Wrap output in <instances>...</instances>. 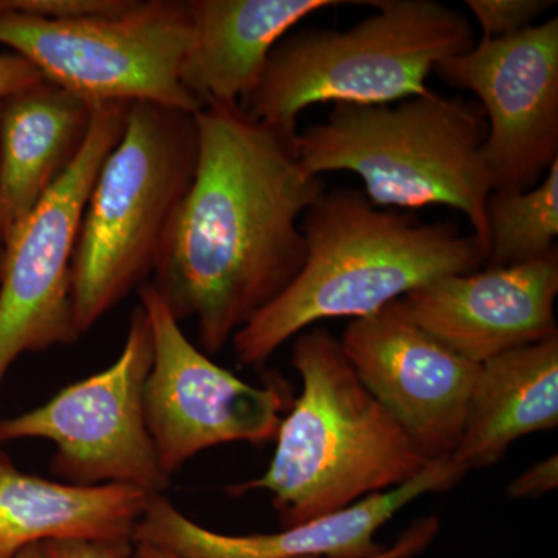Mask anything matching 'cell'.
<instances>
[{"label": "cell", "mask_w": 558, "mask_h": 558, "mask_svg": "<svg viewBox=\"0 0 558 558\" xmlns=\"http://www.w3.org/2000/svg\"><path fill=\"white\" fill-rule=\"evenodd\" d=\"M478 97L492 191L537 185L558 160V20L473 44L433 70Z\"/></svg>", "instance_id": "cell-11"}, {"label": "cell", "mask_w": 558, "mask_h": 558, "mask_svg": "<svg viewBox=\"0 0 558 558\" xmlns=\"http://www.w3.org/2000/svg\"><path fill=\"white\" fill-rule=\"evenodd\" d=\"M43 80L38 70L20 54H0V101Z\"/></svg>", "instance_id": "cell-24"}, {"label": "cell", "mask_w": 558, "mask_h": 558, "mask_svg": "<svg viewBox=\"0 0 558 558\" xmlns=\"http://www.w3.org/2000/svg\"><path fill=\"white\" fill-rule=\"evenodd\" d=\"M150 365L153 333L148 315L137 306L116 362L36 409L0 418V446L21 439L50 440L57 447L51 473L62 483L121 484L163 495L171 478L160 468L146 422Z\"/></svg>", "instance_id": "cell-8"}, {"label": "cell", "mask_w": 558, "mask_h": 558, "mask_svg": "<svg viewBox=\"0 0 558 558\" xmlns=\"http://www.w3.org/2000/svg\"><path fill=\"white\" fill-rule=\"evenodd\" d=\"M95 109L46 80L0 101L2 242L76 159Z\"/></svg>", "instance_id": "cell-16"}, {"label": "cell", "mask_w": 558, "mask_h": 558, "mask_svg": "<svg viewBox=\"0 0 558 558\" xmlns=\"http://www.w3.org/2000/svg\"><path fill=\"white\" fill-rule=\"evenodd\" d=\"M558 427V336L481 363L451 459L487 469L515 440Z\"/></svg>", "instance_id": "cell-18"}, {"label": "cell", "mask_w": 558, "mask_h": 558, "mask_svg": "<svg viewBox=\"0 0 558 558\" xmlns=\"http://www.w3.org/2000/svg\"><path fill=\"white\" fill-rule=\"evenodd\" d=\"M130 105L100 102L64 174L3 240L0 387L14 362L81 339L73 318L72 263L87 197L123 135Z\"/></svg>", "instance_id": "cell-9"}, {"label": "cell", "mask_w": 558, "mask_h": 558, "mask_svg": "<svg viewBox=\"0 0 558 558\" xmlns=\"http://www.w3.org/2000/svg\"><path fill=\"white\" fill-rule=\"evenodd\" d=\"M558 486L557 454L543 459L512 481L508 495L512 498H537L556 490Z\"/></svg>", "instance_id": "cell-23"}, {"label": "cell", "mask_w": 558, "mask_h": 558, "mask_svg": "<svg viewBox=\"0 0 558 558\" xmlns=\"http://www.w3.org/2000/svg\"><path fill=\"white\" fill-rule=\"evenodd\" d=\"M193 25L189 2L140 0L108 20L50 22L0 10V44L43 78L92 102H150L197 113L180 68Z\"/></svg>", "instance_id": "cell-7"}, {"label": "cell", "mask_w": 558, "mask_h": 558, "mask_svg": "<svg viewBox=\"0 0 558 558\" xmlns=\"http://www.w3.org/2000/svg\"><path fill=\"white\" fill-rule=\"evenodd\" d=\"M558 252L531 263L449 275L399 300L439 343L481 365L558 336Z\"/></svg>", "instance_id": "cell-14"}, {"label": "cell", "mask_w": 558, "mask_h": 558, "mask_svg": "<svg viewBox=\"0 0 558 558\" xmlns=\"http://www.w3.org/2000/svg\"><path fill=\"white\" fill-rule=\"evenodd\" d=\"M153 495L75 486L21 472L0 446V558L58 539H132Z\"/></svg>", "instance_id": "cell-17"}, {"label": "cell", "mask_w": 558, "mask_h": 558, "mask_svg": "<svg viewBox=\"0 0 558 558\" xmlns=\"http://www.w3.org/2000/svg\"><path fill=\"white\" fill-rule=\"evenodd\" d=\"M292 365L303 388L279 424L269 468L231 495L267 492L282 526H295L402 486L433 461L362 384L329 330L296 336Z\"/></svg>", "instance_id": "cell-3"}, {"label": "cell", "mask_w": 558, "mask_h": 558, "mask_svg": "<svg viewBox=\"0 0 558 558\" xmlns=\"http://www.w3.org/2000/svg\"><path fill=\"white\" fill-rule=\"evenodd\" d=\"M486 223L484 266H517L556 252L558 160L532 189L492 191L486 204Z\"/></svg>", "instance_id": "cell-19"}, {"label": "cell", "mask_w": 558, "mask_h": 558, "mask_svg": "<svg viewBox=\"0 0 558 558\" xmlns=\"http://www.w3.org/2000/svg\"><path fill=\"white\" fill-rule=\"evenodd\" d=\"M0 242H2V208H0Z\"/></svg>", "instance_id": "cell-29"}, {"label": "cell", "mask_w": 558, "mask_h": 558, "mask_svg": "<svg viewBox=\"0 0 558 558\" xmlns=\"http://www.w3.org/2000/svg\"><path fill=\"white\" fill-rule=\"evenodd\" d=\"M439 531V521L435 517H428L417 521L405 534L398 539L392 548H385L377 556L371 558H411L422 553Z\"/></svg>", "instance_id": "cell-25"}, {"label": "cell", "mask_w": 558, "mask_h": 558, "mask_svg": "<svg viewBox=\"0 0 558 558\" xmlns=\"http://www.w3.org/2000/svg\"><path fill=\"white\" fill-rule=\"evenodd\" d=\"M556 2L550 0H468L472 16L478 22L484 40L510 38L534 27L535 21L548 13Z\"/></svg>", "instance_id": "cell-20"}, {"label": "cell", "mask_w": 558, "mask_h": 558, "mask_svg": "<svg viewBox=\"0 0 558 558\" xmlns=\"http://www.w3.org/2000/svg\"><path fill=\"white\" fill-rule=\"evenodd\" d=\"M137 3L138 0H0V10L33 20L70 22L123 16Z\"/></svg>", "instance_id": "cell-21"}, {"label": "cell", "mask_w": 558, "mask_h": 558, "mask_svg": "<svg viewBox=\"0 0 558 558\" xmlns=\"http://www.w3.org/2000/svg\"><path fill=\"white\" fill-rule=\"evenodd\" d=\"M13 558H50L49 546L47 543H38V545L28 546Z\"/></svg>", "instance_id": "cell-27"}, {"label": "cell", "mask_w": 558, "mask_h": 558, "mask_svg": "<svg viewBox=\"0 0 558 558\" xmlns=\"http://www.w3.org/2000/svg\"><path fill=\"white\" fill-rule=\"evenodd\" d=\"M134 558H179L174 554L168 553V550L156 548V546L149 545H135Z\"/></svg>", "instance_id": "cell-26"}, {"label": "cell", "mask_w": 558, "mask_h": 558, "mask_svg": "<svg viewBox=\"0 0 558 558\" xmlns=\"http://www.w3.org/2000/svg\"><path fill=\"white\" fill-rule=\"evenodd\" d=\"M340 343L359 379L417 449L428 459L450 457L480 365L425 332L399 301L352 319Z\"/></svg>", "instance_id": "cell-12"}, {"label": "cell", "mask_w": 558, "mask_h": 558, "mask_svg": "<svg viewBox=\"0 0 558 558\" xmlns=\"http://www.w3.org/2000/svg\"><path fill=\"white\" fill-rule=\"evenodd\" d=\"M301 230L306 259L300 274L231 340L241 365H264L323 319L368 317L436 279L486 264L472 233L376 207L357 190L323 191Z\"/></svg>", "instance_id": "cell-2"}, {"label": "cell", "mask_w": 558, "mask_h": 558, "mask_svg": "<svg viewBox=\"0 0 558 558\" xmlns=\"http://www.w3.org/2000/svg\"><path fill=\"white\" fill-rule=\"evenodd\" d=\"M196 123V171L148 282L215 354L300 274L301 219L326 186L296 156L299 131L252 119L238 102L209 105Z\"/></svg>", "instance_id": "cell-1"}, {"label": "cell", "mask_w": 558, "mask_h": 558, "mask_svg": "<svg viewBox=\"0 0 558 558\" xmlns=\"http://www.w3.org/2000/svg\"><path fill=\"white\" fill-rule=\"evenodd\" d=\"M138 290L153 333L146 422L161 470L171 478L211 447L277 438L286 410L281 389L248 384L216 365L186 339L149 282Z\"/></svg>", "instance_id": "cell-10"}, {"label": "cell", "mask_w": 558, "mask_h": 558, "mask_svg": "<svg viewBox=\"0 0 558 558\" xmlns=\"http://www.w3.org/2000/svg\"><path fill=\"white\" fill-rule=\"evenodd\" d=\"M348 31L290 32L271 51L255 89L240 102L252 119L296 130L318 102L385 105L427 94L429 73L470 49L472 24L436 0H374Z\"/></svg>", "instance_id": "cell-5"}, {"label": "cell", "mask_w": 558, "mask_h": 558, "mask_svg": "<svg viewBox=\"0 0 558 558\" xmlns=\"http://www.w3.org/2000/svg\"><path fill=\"white\" fill-rule=\"evenodd\" d=\"M339 0H190L193 38L180 81L199 102H240L255 89L271 51L304 17Z\"/></svg>", "instance_id": "cell-15"}, {"label": "cell", "mask_w": 558, "mask_h": 558, "mask_svg": "<svg viewBox=\"0 0 558 558\" xmlns=\"http://www.w3.org/2000/svg\"><path fill=\"white\" fill-rule=\"evenodd\" d=\"M132 539H58L49 542L50 558H131Z\"/></svg>", "instance_id": "cell-22"}, {"label": "cell", "mask_w": 558, "mask_h": 558, "mask_svg": "<svg viewBox=\"0 0 558 558\" xmlns=\"http://www.w3.org/2000/svg\"><path fill=\"white\" fill-rule=\"evenodd\" d=\"M464 475L451 457L436 458L402 486L274 534L209 531L163 495H154L135 527L134 543L179 558H371L385 549L374 539L377 531L399 510L424 495L449 490Z\"/></svg>", "instance_id": "cell-13"}, {"label": "cell", "mask_w": 558, "mask_h": 558, "mask_svg": "<svg viewBox=\"0 0 558 558\" xmlns=\"http://www.w3.org/2000/svg\"><path fill=\"white\" fill-rule=\"evenodd\" d=\"M328 120L296 134L311 174L349 171L379 208L444 205L468 218L487 259L486 204L492 193L478 102L427 94L385 105H332Z\"/></svg>", "instance_id": "cell-4"}, {"label": "cell", "mask_w": 558, "mask_h": 558, "mask_svg": "<svg viewBox=\"0 0 558 558\" xmlns=\"http://www.w3.org/2000/svg\"><path fill=\"white\" fill-rule=\"evenodd\" d=\"M2 259H3V245L0 242V269H2Z\"/></svg>", "instance_id": "cell-28"}, {"label": "cell", "mask_w": 558, "mask_h": 558, "mask_svg": "<svg viewBox=\"0 0 558 558\" xmlns=\"http://www.w3.org/2000/svg\"><path fill=\"white\" fill-rule=\"evenodd\" d=\"M196 113L132 102L87 197L72 263V306L89 332L153 274L165 229L196 171Z\"/></svg>", "instance_id": "cell-6"}]
</instances>
